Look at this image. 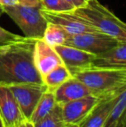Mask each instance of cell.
Returning a JSON list of instances; mask_svg holds the SVG:
<instances>
[{"instance_id": "obj_1", "label": "cell", "mask_w": 126, "mask_h": 127, "mask_svg": "<svg viewBox=\"0 0 126 127\" xmlns=\"http://www.w3.org/2000/svg\"><path fill=\"white\" fill-rule=\"evenodd\" d=\"M35 40L29 38L0 46V85L42 83L33 60Z\"/></svg>"}, {"instance_id": "obj_2", "label": "cell", "mask_w": 126, "mask_h": 127, "mask_svg": "<svg viewBox=\"0 0 126 127\" xmlns=\"http://www.w3.org/2000/svg\"><path fill=\"white\" fill-rule=\"evenodd\" d=\"M73 77L84 83L93 94L101 98L114 96L126 89V68L89 67L72 73Z\"/></svg>"}, {"instance_id": "obj_3", "label": "cell", "mask_w": 126, "mask_h": 127, "mask_svg": "<svg viewBox=\"0 0 126 127\" xmlns=\"http://www.w3.org/2000/svg\"><path fill=\"white\" fill-rule=\"evenodd\" d=\"M73 12L99 32L126 42L125 24L99 0H88L84 6L74 9Z\"/></svg>"}, {"instance_id": "obj_4", "label": "cell", "mask_w": 126, "mask_h": 127, "mask_svg": "<svg viewBox=\"0 0 126 127\" xmlns=\"http://www.w3.org/2000/svg\"><path fill=\"white\" fill-rule=\"evenodd\" d=\"M6 13L24 33L25 37L32 39H42L47 26V21L41 12L40 7L15 4L3 7Z\"/></svg>"}, {"instance_id": "obj_5", "label": "cell", "mask_w": 126, "mask_h": 127, "mask_svg": "<svg viewBox=\"0 0 126 127\" xmlns=\"http://www.w3.org/2000/svg\"><path fill=\"white\" fill-rule=\"evenodd\" d=\"M120 42L111 35L97 31L70 35L66 41L65 45L98 55L115 47Z\"/></svg>"}, {"instance_id": "obj_6", "label": "cell", "mask_w": 126, "mask_h": 127, "mask_svg": "<svg viewBox=\"0 0 126 127\" xmlns=\"http://www.w3.org/2000/svg\"><path fill=\"white\" fill-rule=\"evenodd\" d=\"M105 98L99 97L94 94L87 95L80 99L67 102L61 107V116L66 125H79L90 115L102 99Z\"/></svg>"}, {"instance_id": "obj_7", "label": "cell", "mask_w": 126, "mask_h": 127, "mask_svg": "<svg viewBox=\"0 0 126 127\" xmlns=\"http://www.w3.org/2000/svg\"><path fill=\"white\" fill-rule=\"evenodd\" d=\"M7 87L11 91L20 110L28 121L41 96L47 90L43 83H18Z\"/></svg>"}, {"instance_id": "obj_8", "label": "cell", "mask_w": 126, "mask_h": 127, "mask_svg": "<svg viewBox=\"0 0 126 127\" xmlns=\"http://www.w3.org/2000/svg\"><path fill=\"white\" fill-rule=\"evenodd\" d=\"M41 12L47 23H51L61 26L70 35L98 31L86 24L80 17L76 16L73 11L51 12L41 9Z\"/></svg>"}, {"instance_id": "obj_9", "label": "cell", "mask_w": 126, "mask_h": 127, "mask_svg": "<svg viewBox=\"0 0 126 127\" xmlns=\"http://www.w3.org/2000/svg\"><path fill=\"white\" fill-rule=\"evenodd\" d=\"M0 114L6 127H17L28 121L11 91L4 85H0Z\"/></svg>"}, {"instance_id": "obj_10", "label": "cell", "mask_w": 126, "mask_h": 127, "mask_svg": "<svg viewBox=\"0 0 126 127\" xmlns=\"http://www.w3.org/2000/svg\"><path fill=\"white\" fill-rule=\"evenodd\" d=\"M34 64L41 77L62 64L61 58L54 47L49 45L43 39H36L33 52Z\"/></svg>"}, {"instance_id": "obj_11", "label": "cell", "mask_w": 126, "mask_h": 127, "mask_svg": "<svg viewBox=\"0 0 126 127\" xmlns=\"http://www.w3.org/2000/svg\"><path fill=\"white\" fill-rule=\"evenodd\" d=\"M54 49L59 55L62 63L70 70L71 74L74 71L91 67L96 55L65 44L54 46Z\"/></svg>"}, {"instance_id": "obj_12", "label": "cell", "mask_w": 126, "mask_h": 127, "mask_svg": "<svg viewBox=\"0 0 126 127\" xmlns=\"http://www.w3.org/2000/svg\"><path fill=\"white\" fill-rule=\"evenodd\" d=\"M92 67L104 68H126V42L95 55Z\"/></svg>"}, {"instance_id": "obj_13", "label": "cell", "mask_w": 126, "mask_h": 127, "mask_svg": "<svg viewBox=\"0 0 126 127\" xmlns=\"http://www.w3.org/2000/svg\"><path fill=\"white\" fill-rule=\"evenodd\" d=\"M54 99L57 105L80 99L93 94L92 91L80 80L72 77L54 91Z\"/></svg>"}, {"instance_id": "obj_14", "label": "cell", "mask_w": 126, "mask_h": 127, "mask_svg": "<svg viewBox=\"0 0 126 127\" xmlns=\"http://www.w3.org/2000/svg\"><path fill=\"white\" fill-rule=\"evenodd\" d=\"M118 94L102 99L79 127H104Z\"/></svg>"}, {"instance_id": "obj_15", "label": "cell", "mask_w": 126, "mask_h": 127, "mask_svg": "<svg viewBox=\"0 0 126 127\" xmlns=\"http://www.w3.org/2000/svg\"><path fill=\"white\" fill-rule=\"evenodd\" d=\"M56 105L57 104H56L55 99H54V93L52 91L46 90L41 96L40 99L34 108L29 121L34 125L38 121L42 120L54 110Z\"/></svg>"}, {"instance_id": "obj_16", "label": "cell", "mask_w": 126, "mask_h": 127, "mask_svg": "<svg viewBox=\"0 0 126 127\" xmlns=\"http://www.w3.org/2000/svg\"><path fill=\"white\" fill-rule=\"evenodd\" d=\"M72 77L73 75L70 70L62 63L58 65L57 67L49 71L48 74L42 76V80L47 90L54 92L61 84H63Z\"/></svg>"}, {"instance_id": "obj_17", "label": "cell", "mask_w": 126, "mask_h": 127, "mask_svg": "<svg viewBox=\"0 0 126 127\" xmlns=\"http://www.w3.org/2000/svg\"><path fill=\"white\" fill-rule=\"evenodd\" d=\"M69 36L70 35L61 26L51 24V23H48L42 39L49 45L54 47L56 45L65 44L66 41Z\"/></svg>"}, {"instance_id": "obj_18", "label": "cell", "mask_w": 126, "mask_h": 127, "mask_svg": "<svg viewBox=\"0 0 126 127\" xmlns=\"http://www.w3.org/2000/svg\"><path fill=\"white\" fill-rule=\"evenodd\" d=\"M125 108H126V89L123 90L118 95L111 110L108 119L104 127L109 126L116 123L125 121Z\"/></svg>"}, {"instance_id": "obj_19", "label": "cell", "mask_w": 126, "mask_h": 127, "mask_svg": "<svg viewBox=\"0 0 126 127\" xmlns=\"http://www.w3.org/2000/svg\"><path fill=\"white\" fill-rule=\"evenodd\" d=\"M65 126L59 105H56L47 117L33 125L34 127H65Z\"/></svg>"}, {"instance_id": "obj_20", "label": "cell", "mask_w": 126, "mask_h": 127, "mask_svg": "<svg viewBox=\"0 0 126 127\" xmlns=\"http://www.w3.org/2000/svg\"><path fill=\"white\" fill-rule=\"evenodd\" d=\"M41 9L51 12H69L74 7L65 0H40Z\"/></svg>"}, {"instance_id": "obj_21", "label": "cell", "mask_w": 126, "mask_h": 127, "mask_svg": "<svg viewBox=\"0 0 126 127\" xmlns=\"http://www.w3.org/2000/svg\"><path fill=\"white\" fill-rule=\"evenodd\" d=\"M27 39L29 38L19 35H16V34L11 33V32L0 27V46L13 43V42H24V41H26Z\"/></svg>"}, {"instance_id": "obj_22", "label": "cell", "mask_w": 126, "mask_h": 127, "mask_svg": "<svg viewBox=\"0 0 126 127\" xmlns=\"http://www.w3.org/2000/svg\"><path fill=\"white\" fill-rule=\"evenodd\" d=\"M18 3L25 6H32V7H40V0H18Z\"/></svg>"}, {"instance_id": "obj_23", "label": "cell", "mask_w": 126, "mask_h": 127, "mask_svg": "<svg viewBox=\"0 0 126 127\" xmlns=\"http://www.w3.org/2000/svg\"><path fill=\"white\" fill-rule=\"evenodd\" d=\"M65 1L68 2L70 4H72L74 7V9L79 8L81 6H84L88 0H65Z\"/></svg>"}, {"instance_id": "obj_24", "label": "cell", "mask_w": 126, "mask_h": 127, "mask_svg": "<svg viewBox=\"0 0 126 127\" xmlns=\"http://www.w3.org/2000/svg\"><path fill=\"white\" fill-rule=\"evenodd\" d=\"M18 3V0H0V5L2 7L12 6Z\"/></svg>"}, {"instance_id": "obj_25", "label": "cell", "mask_w": 126, "mask_h": 127, "mask_svg": "<svg viewBox=\"0 0 126 127\" xmlns=\"http://www.w3.org/2000/svg\"><path fill=\"white\" fill-rule=\"evenodd\" d=\"M125 121H121V122L116 123V124L111 125V126H106V127H125Z\"/></svg>"}, {"instance_id": "obj_26", "label": "cell", "mask_w": 126, "mask_h": 127, "mask_svg": "<svg viewBox=\"0 0 126 127\" xmlns=\"http://www.w3.org/2000/svg\"><path fill=\"white\" fill-rule=\"evenodd\" d=\"M0 127H6L4 122H3V118H2L1 114H0Z\"/></svg>"}, {"instance_id": "obj_27", "label": "cell", "mask_w": 126, "mask_h": 127, "mask_svg": "<svg viewBox=\"0 0 126 127\" xmlns=\"http://www.w3.org/2000/svg\"><path fill=\"white\" fill-rule=\"evenodd\" d=\"M24 126H25V127H34L33 124H31L29 121H26L25 124H24Z\"/></svg>"}, {"instance_id": "obj_28", "label": "cell", "mask_w": 126, "mask_h": 127, "mask_svg": "<svg viewBox=\"0 0 126 127\" xmlns=\"http://www.w3.org/2000/svg\"><path fill=\"white\" fill-rule=\"evenodd\" d=\"M65 127H79L78 125H66Z\"/></svg>"}, {"instance_id": "obj_29", "label": "cell", "mask_w": 126, "mask_h": 127, "mask_svg": "<svg viewBox=\"0 0 126 127\" xmlns=\"http://www.w3.org/2000/svg\"><path fill=\"white\" fill-rule=\"evenodd\" d=\"M3 13V7L1 6V5H0V16L2 15V14Z\"/></svg>"}, {"instance_id": "obj_30", "label": "cell", "mask_w": 126, "mask_h": 127, "mask_svg": "<svg viewBox=\"0 0 126 127\" xmlns=\"http://www.w3.org/2000/svg\"><path fill=\"white\" fill-rule=\"evenodd\" d=\"M24 124H25V123H24ZM24 124L21 125V126H17V127H25V126H24Z\"/></svg>"}]
</instances>
